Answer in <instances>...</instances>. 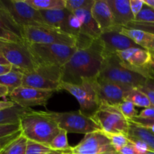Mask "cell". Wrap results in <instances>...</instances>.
<instances>
[{
    "mask_svg": "<svg viewBox=\"0 0 154 154\" xmlns=\"http://www.w3.org/2000/svg\"><path fill=\"white\" fill-rule=\"evenodd\" d=\"M102 42L99 38L89 46L78 48L62 67L61 81L72 84H81L84 80H94L99 76L105 59Z\"/></svg>",
    "mask_w": 154,
    "mask_h": 154,
    "instance_id": "cell-1",
    "label": "cell"
},
{
    "mask_svg": "<svg viewBox=\"0 0 154 154\" xmlns=\"http://www.w3.org/2000/svg\"><path fill=\"white\" fill-rule=\"evenodd\" d=\"M20 125L21 134L27 140L41 143L48 147L60 129L57 123L45 116L42 111L32 109L21 117Z\"/></svg>",
    "mask_w": 154,
    "mask_h": 154,
    "instance_id": "cell-2",
    "label": "cell"
},
{
    "mask_svg": "<svg viewBox=\"0 0 154 154\" xmlns=\"http://www.w3.org/2000/svg\"><path fill=\"white\" fill-rule=\"evenodd\" d=\"M98 78L132 88L144 86L148 79L144 75L124 67L116 54L105 56L102 70Z\"/></svg>",
    "mask_w": 154,
    "mask_h": 154,
    "instance_id": "cell-3",
    "label": "cell"
},
{
    "mask_svg": "<svg viewBox=\"0 0 154 154\" xmlns=\"http://www.w3.org/2000/svg\"><path fill=\"white\" fill-rule=\"evenodd\" d=\"M38 66L63 67L77 51V47L59 44H27Z\"/></svg>",
    "mask_w": 154,
    "mask_h": 154,
    "instance_id": "cell-4",
    "label": "cell"
},
{
    "mask_svg": "<svg viewBox=\"0 0 154 154\" xmlns=\"http://www.w3.org/2000/svg\"><path fill=\"white\" fill-rule=\"evenodd\" d=\"M47 117L52 119L60 129H63L67 133L86 134L100 131L99 126L95 123L92 117L83 114L81 111L69 112H55L50 111H42Z\"/></svg>",
    "mask_w": 154,
    "mask_h": 154,
    "instance_id": "cell-5",
    "label": "cell"
},
{
    "mask_svg": "<svg viewBox=\"0 0 154 154\" xmlns=\"http://www.w3.org/2000/svg\"><path fill=\"white\" fill-rule=\"evenodd\" d=\"M0 51L14 69L23 74L30 73L39 66L27 43L0 40Z\"/></svg>",
    "mask_w": 154,
    "mask_h": 154,
    "instance_id": "cell-6",
    "label": "cell"
},
{
    "mask_svg": "<svg viewBox=\"0 0 154 154\" xmlns=\"http://www.w3.org/2000/svg\"><path fill=\"white\" fill-rule=\"evenodd\" d=\"M92 119L105 134L128 135L129 121L123 115L117 105L101 102Z\"/></svg>",
    "mask_w": 154,
    "mask_h": 154,
    "instance_id": "cell-7",
    "label": "cell"
},
{
    "mask_svg": "<svg viewBox=\"0 0 154 154\" xmlns=\"http://www.w3.org/2000/svg\"><path fill=\"white\" fill-rule=\"evenodd\" d=\"M60 90H65L73 96L80 105L79 111L89 117H92L99 109L100 102L93 86V80H84L81 84L63 82Z\"/></svg>",
    "mask_w": 154,
    "mask_h": 154,
    "instance_id": "cell-8",
    "label": "cell"
},
{
    "mask_svg": "<svg viewBox=\"0 0 154 154\" xmlns=\"http://www.w3.org/2000/svg\"><path fill=\"white\" fill-rule=\"evenodd\" d=\"M62 68L39 66L30 73L23 74V87L51 91H60Z\"/></svg>",
    "mask_w": 154,
    "mask_h": 154,
    "instance_id": "cell-9",
    "label": "cell"
},
{
    "mask_svg": "<svg viewBox=\"0 0 154 154\" xmlns=\"http://www.w3.org/2000/svg\"><path fill=\"white\" fill-rule=\"evenodd\" d=\"M23 34L27 44H59L77 47L75 38L50 26H24Z\"/></svg>",
    "mask_w": 154,
    "mask_h": 154,
    "instance_id": "cell-10",
    "label": "cell"
},
{
    "mask_svg": "<svg viewBox=\"0 0 154 154\" xmlns=\"http://www.w3.org/2000/svg\"><path fill=\"white\" fill-rule=\"evenodd\" d=\"M14 20L24 26H49L45 23L39 11L26 2V0H2ZM51 27V26H50Z\"/></svg>",
    "mask_w": 154,
    "mask_h": 154,
    "instance_id": "cell-11",
    "label": "cell"
},
{
    "mask_svg": "<svg viewBox=\"0 0 154 154\" xmlns=\"http://www.w3.org/2000/svg\"><path fill=\"white\" fill-rule=\"evenodd\" d=\"M116 55L124 67L150 78V69L152 66L151 53L141 48H134L118 51Z\"/></svg>",
    "mask_w": 154,
    "mask_h": 154,
    "instance_id": "cell-12",
    "label": "cell"
},
{
    "mask_svg": "<svg viewBox=\"0 0 154 154\" xmlns=\"http://www.w3.org/2000/svg\"><path fill=\"white\" fill-rule=\"evenodd\" d=\"M116 151L111 141L102 131H96L84 135L77 145L71 147L66 154H105Z\"/></svg>",
    "mask_w": 154,
    "mask_h": 154,
    "instance_id": "cell-13",
    "label": "cell"
},
{
    "mask_svg": "<svg viewBox=\"0 0 154 154\" xmlns=\"http://www.w3.org/2000/svg\"><path fill=\"white\" fill-rule=\"evenodd\" d=\"M55 91L44 90L32 87H20L9 94L11 101L24 108L35 106H46Z\"/></svg>",
    "mask_w": 154,
    "mask_h": 154,
    "instance_id": "cell-14",
    "label": "cell"
},
{
    "mask_svg": "<svg viewBox=\"0 0 154 154\" xmlns=\"http://www.w3.org/2000/svg\"><path fill=\"white\" fill-rule=\"evenodd\" d=\"M93 86L100 103L105 102L111 105H118L121 103L132 89L99 78L93 80Z\"/></svg>",
    "mask_w": 154,
    "mask_h": 154,
    "instance_id": "cell-15",
    "label": "cell"
},
{
    "mask_svg": "<svg viewBox=\"0 0 154 154\" xmlns=\"http://www.w3.org/2000/svg\"><path fill=\"white\" fill-rule=\"evenodd\" d=\"M121 29L122 27L114 26L102 32L99 39L103 45L105 55L116 54L118 51L129 48H140L132 39L120 33Z\"/></svg>",
    "mask_w": 154,
    "mask_h": 154,
    "instance_id": "cell-16",
    "label": "cell"
},
{
    "mask_svg": "<svg viewBox=\"0 0 154 154\" xmlns=\"http://www.w3.org/2000/svg\"><path fill=\"white\" fill-rule=\"evenodd\" d=\"M0 40L26 43L23 27L14 20L2 0H0Z\"/></svg>",
    "mask_w": 154,
    "mask_h": 154,
    "instance_id": "cell-17",
    "label": "cell"
},
{
    "mask_svg": "<svg viewBox=\"0 0 154 154\" xmlns=\"http://www.w3.org/2000/svg\"><path fill=\"white\" fill-rule=\"evenodd\" d=\"M91 12L102 32L116 26L112 12L107 0H95Z\"/></svg>",
    "mask_w": 154,
    "mask_h": 154,
    "instance_id": "cell-18",
    "label": "cell"
},
{
    "mask_svg": "<svg viewBox=\"0 0 154 154\" xmlns=\"http://www.w3.org/2000/svg\"><path fill=\"white\" fill-rule=\"evenodd\" d=\"M93 5H90L85 8L79 9L73 14L80 20L81 23V34L86 37H88L89 38L95 40L100 37L102 31L92 15L91 8Z\"/></svg>",
    "mask_w": 154,
    "mask_h": 154,
    "instance_id": "cell-19",
    "label": "cell"
},
{
    "mask_svg": "<svg viewBox=\"0 0 154 154\" xmlns=\"http://www.w3.org/2000/svg\"><path fill=\"white\" fill-rule=\"evenodd\" d=\"M112 12L116 26L125 27L134 20L129 0H107Z\"/></svg>",
    "mask_w": 154,
    "mask_h": 154,
    "instance_id": "cell-20",
    "label": "cell"
},
{
    "mask_svg": "<svg viewBox=\"0 0 154 154\" xmlns=\"http://www.w3.org/2000/svg\"><path fill=\"white\" fill-rule=\"evenodd\" d=\"M45 23L49 26L58 29L63 32L69 33V17L71 12L65 9L39 11Z\"/></svg>",
    "mask_w": 154,
    "mask_h": 154,
    "instance_id": "cell-21",
    "label": "cell"
},
{
    "mask_svg": "<svg viewBox=\"0 0 154 154\" xmlns=\"http://www.w3.org/2000/svg\"><path fill=\"white\" fill-rule=\"evenodd\" d=\"M120 33L132 39L141 48L154 54V35L135 29L122 27Z\"/></svg>",
    "mask_w": 154,
    "mask_h": 154,
    "instance_id": "cell-22",
    "label": "cell"
},
{
    "mask_svg": "<svg viewBox=\"0 0 154 154\" xmlns=\"http://www.w3.org/2000/svg\"><path fill=\"white\" fill-rule=\"evenodd\" d=\"M131 141L141 140L147 144L150 151L154 152V134L141 126L129 121V129L127 135Z\"/></svg>",
    "mask_w": 154,
    "mask_h": 154,
    "instance_id": "cell-23",
    "label": "cell"
},
{
    "mask_svg": "<svg viewBox=\"0 0 154 154\" xmlns=\"http://www.w3.org/2000/svg\"><path fill=\"white\" fill-rule=\"evenodd\" d=\"M31 110V108H24L15 104L10 108L0 111V125L16 124L20 123V118Z\"/></svg>",
    "mask_w": 154,
    "mask_h": 154,
    "instance_id": "cell-24",
    "label": "cell"
},
{
    "mask_svg": "<svg viewBox=\"0 0 154 154\" xmlns=\"http://www.w3.org/2000/svg\"><path fill=\"white\" fill-rule=\"evenodd\" d=\"M23 73L12 67L11 71L5 75H0V84L7 87L9 94L23 86Z\"/></svg>",
    "mask_w": 154,
    "mask_h": 154,
    "instance_id": "cell-25",
    "label": "cell"
},
{
    "mask_svg": "<svg viewBox=\"0 0 154 154\" xmlns=\"http://www.w3.org/2000/svg\"><path fill=\"white\" fill-rule=\"evenodd\" d=\"M27 138L20 134L2 148L0 154H26Z\"/></svg>",
    "mask_w": 154,
    "mask_h": 154,
    "instance_id": "cell-26",
    "label": "cell"
},
{
    "mask_svg": "<svg viewBox=\"0 0 154 154\" xmlns=\"http://www.w3.org/2000/svg\"><path fill=\"white\" fill-rule=\"evenodd\" d=\"M38 11L58 10L66 8V0H26Z\"/></svg>",
    "mask_w": 154,
    "mask_h": 154,
    "instance_id": "cell-27",
    "label": "cell"
},
{
    "mask_svg": "<svg viewBox=\"0 0 154 154\" xmlns=\"http://www.w3.org/2000/svg\"><path fill=\"white\" fill-rule=\"evenodd\" d=\"M126 99L132 102L135 106L140 107V108H147L152 106L150 99L146 96L145 93L138 88H132L128 93Z\"/></svg>",
    "mask_w": 154,
    "mask_h": 154,
    "instance_id": "cell-28",
    "label": "cell"
},
{
    "mask_svg": "<svg viewBox=\"0 0 154 154\" xmlns=\"http://www.w3.org/2000/svg\"><path fill=\"white\" fill-rule=\"evenodd\" d=\"M67 134V132L65 130L60 129L58 134L54 137L51 144H49L50 148L52 150L66 153L71 148V146L69 145V141H68Z\"/></svg>",
    "mask_w": 154,
    "mask_h": 154,
    "instance_id": "cell-29",
    "label": "cell"
},
{
    "mask_svg": "<svg viewBox=\"0 0 154 154\" xmlns=\"http://www.w3.org/2000/svg\"><path fill=\"white\" fill-rule=\"evenodd\" d=\"M111 141V144L116 151L118 152L129 143L128 136L125 134H105Z\"/></svg>",
    "mask_w": 154,
    "mask_h": 154,
    "instance_id": "cell-30",
    "label": "cell"
},
{
    "mask_svg": "<svg viewBox=\"0 0 154 154\" xmlns=\"http://www.w3.org/2000/svg\"><path fill=\"white\" fill-rule=\"evenodd\" d=\"M118 108L123 115L128 120L134 118L138 115V111L135 109V106L132 102L125 99L120 104H119Z\"/></svg>",
    "mask_w": 154,
    "mask_h": 154,
    "instance_id": "cell-31",
    "label": "cell"
},
{
    "mask_svg": "<svg viewBox=\"0 0 154 154\" xmlns=\"http://www.w3.org/2000/svg\"><path fill=\"white\" fill-rule=\"evenodd\" d=\"M48 146L41 143L28 140L26 149V154H46L51 151Z\"/></svg>",
    "mask_w": 154,
    "mask_h": 154,
    "instance_id": "cell-32",
    "label": "cell"
},
{
    "mask_svg": "<svg viewBox=\"0 0 154 154\" xmlns=\"http://www.w3.org/2000/svg\"><path fill=\"white\" fill-rule=\"evenodd\" d=\"M20 132V123L0 125V141L10 138Z\"/></svg>",
    "mask_w": 154,
    "mask_h": 154,
    "instance_id": "cell-33",
    "label": "cell"
},
{
    "mask_svg": "<svg viewBox=\"0 0 154 154\" xmlns=\"http://www.w3.org/2000/svg\"><path fill=\"white\" fill-rule=\"evenodd\" d=\"M94 2L95 0H66V9L73 14L79 9L88 7Z\"/></svg>",
    "mask_w": 154,
    "mask_h": 154,
    "instance_id": "cell-34",
    "label": "cell"
},
{
    "mask_svg": "<svg viewBox=\"0 0 154 154\" xmlns=\"http://www.w3.org/2000/svg\"><path fill=\"white\" fill-rule=\"evenodd\" d=\"M134 21L141 23H154V9L144 5L141 11L135 17Z\"/></svg>",
    "mask_w": 154,
    "mask_h": 154,
    "instance_id": "cell-35",
    "label": "cell"
},
{
    "mask_svg": "<svg viewBox=\"0 0 154 154\" xmlns=\"http://www.w3.org/2000/svg\"><path fill=\"white\" fill-rule=\"evenodd\" d=\"M69 33L77 40L81 33V23L74 14L71 13L69 17Z\"/></svg>",
    "mask_w": 154,
    "mask_h": 154,
    "instance_id": "cell-36",
    "label": "cell"
},
{
    "mask_svg": "<svg viewBox=\"0 0 154 154\" xmlns=\"http://www.w3.org/2000/svg\"><path fill=\"white\" fill-rule=\"evenodd\" d=\"M125 27L129 29L142 30V31L154 35V23H141L133 20L128 23Z\"/></svg>",
    "mask_w": 154,
    "mask_h": 154,
    "instance_id": "cell-37",
    "label": "cell"
},
{
    "mask_svg": "<svg viewBox=\"0 0 154 154\" xmlns=\"http://www.w3.org/2000/svg\"><path fill=\"white\" fill-rule=\"evenodd\" d=\"M131 141L133 144L134 147H135L138 154H146L150 150L149 146L144 141H141V140H133V141Z\"/></svg>",
    "mask_w": 154,
    "mask_h": 154,
    "instance_id": "cell-38",
    "label": "cell"
},
{
    "mask_svg": "<svg viewBox=\"0 0 154 154\" xmlns=\"http://www.w3.org/2000/svg\"><path fill=\"white\" fill-rule=\"evenodd\" d=\"M129 2H130L131 11L134 17H135L144 7V0H129Z\"/></svg>",
    "mask_w": 154,
    "mask_h": 154,
    "instance_id": "cell-39",
    "label": "cell"
},
{
    "mask_svg": "<svg viewBox=\"0 0 154 154\" xmlns=\"http://www.w3.org/2000/svg\"><path fill=\"white\" fill-rule=\"evenodd\" d=\"M138 116L141 118L154 120V107L151 106L150 108H144Z\"/></svg>",
    "mask_w": 154,
    "mask_h": 154,
    "instance_id": "cell-40",
    "label": "cell"
},
{
    "mask_svg": "<svg viewBox=\"0 0 154 154\" xmlns=\"http://www.w3.org/2000/svg\"><path fill=\"white\" fill-rule=\"evenodd\" d=\"M138 89H139L141 91H142L143 93H145L146 96H147V97H148V99H150V103H151V105L153 107H154V91L153 90H150V88L146 87L145 85L138 87Z\"/></svg>",
    "mask_w": 154,
    "mask_h": 154,
    "instance_id": "cell-41",
    "label": "cell"
},
{
    "mask_svg": "<svg viewBox=\"0 0 154 154\" xmlns=\"http://www.w3.org/2000/svg\"><path fill=\"white\" fill-rule=\"evenodd\" d=\"M118 153L120 154H138L137 153L136 150H135V147H134L132 141L129 140V143L126 146L119 150Z\"/></svg>",
    "mask_w": 154,
    "mask_h": 154,
    "instance_id": "cell-42",
    "label": "cell"
},
{
    "mask_svg": "<svg viewBox=\"0 0 154 154\" xmlns=\"http://www.w3.org/2000/svg\"><path fill=\"white\" fill-rule=\"evenodd\" d=\"M20 134H21V131L20 132H18V133L15 134V135H13V136L10 137V138H6V139L3 140V141H0V152L2 151V148L5 147V146L6 145V144H8V143L10 142L11 141H12V140H13V139H14L15 138H17V137L18 135H20Z\"/></svg>",
    "mask_w": 154,
    "mask_h": 154,
    "instance_id": "cell-43",
    "label": "cell"
},
{
    "mask_svg": "<svg viewBox=\"0 0 154 154\" xmlns=\"http://www.w3.org/2000/svg\"><path fill=\"white\" fill-rule=\"evenodd\" d=\"M14 105L15 104L12 101H0V111L10 108Z\"/></svg>",
    "mask_w": 154,
    "mask_h": 154,
    "instance_id": "cell-44",
    "label": "cell"
},
{
    "mask_svg": "<svg viewBox=\"0 0 154 154\" xmlns=\"http://www.w3.org/2000/svg\"><path fill=\"white\" fill-rule=\"evenodd\" d=\"M12 66L11 65H0V75H5L11 71Z\"/></svg>",
    "mask_w": 154,
    "mask_h": 154,
    "instance_id": "cell-45",
    "label": "cell"
},
{
    "mask_svg": "<svg viewBox=\"0 0 154 154\" xmlns=\"http://www.w3.org/2000/svg\"><path fill=\"white\" fill-rule=\"evenodd\" d=\"M9 96V90L6 87L0 84V98Z\"/></svg>",
    "mask_w": 154,
    "mask_h": 154,
    "instance_id": "cell-46",
    "label": "cell"
},
{
    "mask_svg": "<svg viewBox=\"0 0 154 154\" xmlns=\"http://www.w3.org/2000/svg\"><path fill=\"white\" fill-rule=\"evenodd\" d=\"M145 86L154 91V78H148L147 80Z\"/></svg>",
    "mask_w": 154,
    "mask_h": 154,
    "instance_id": "cell-47",
    "label": "cell"
},
{
    "mask_svg": "<svg viewBox=\"0 0 154 154\" xmlns=\"http://www.w3.org/2000/svg\"><path fill=\"white\" fill-rule=\"evenodd\" d=\"M0 65H10L8 63V62L5 60V58L3 57L1 51H0Z\"/></svg>",
    "mask_w": 154,
    "mask_h": 154,
    "instance_id": "cell-48",
    "label": "cell"
},
{
    "mask_svg": "<svg viewBox=\"0 0 154 154\" xmlns=\"http://www.w3.org/2000/svg\"><path fill=\"white\" fill-rule=\"evenodd\" d=\"M144 3L146 5L154 9V0H144Z\"/></svg>",
    "mask_w": 154,
    "mask_h": 154,
    "instance_id": "cell-49",
    "label": "cell"
},
{
    "mask_svg": "<svg viewBox=\"0 0 154 154\" xmlns=\"http://www.w3.org/2000/svg\"><path fill=\"white\" fill-rule=\"evenodd\" d=\"M150 78H154V66H153L150 69Z\"/></svg>",
    "mask_w": 154,
    "mask_h": 154,
    "instance_id": "cell-50",
    "label": "cell"
},
{
    "mask_svg": "<svg viewBox=\"0 0 154 154\" xmlns=\"http://www.w3.org/2000/svg\"><path fill=\"white\" fill-rule=\"evenodd\" d=\"M46 154H66V153H65V152L56 151V150H51V151H50L49 153H48Z\"/></svg>",
    "mask_w": 154,
    "mask_h": 154,
    "instance_id": "cell-51",
    "label": "cell"
},
{
    "mask_svg": "<svg viewBox=\"0 0 154 154\" xmlns=\"http://www.w3.org/2000/svg\"><path fill=\"white\" fill-rule=\"evenodd\" d=\"M105 154H120L117 151H112V152H109V153H106Z\"/></svg>",
    "mask_w": 154,
    "mask_h": 154,
    "instance_id": "cell-52",
    "label": "cell"
},
{
    "mask_svg": "<svg viewBox=\"0 0 154 154\" xmlns=\"http://www.w3.org/2000/svg\"><path fill=\"white\" fill-rule=\"evenodd\" d=\"M152 54V58H153V61H152V66H154V54Z\"/></svg>",
    "mask_w": 154,
    "mask_h": 154,
    "instance_id": "cell-53",
    "label": "cell"
},
{
    "mask_svg": "<svg viewBox=\"0 0 154 154\" xmlns=\"http://www.w3.org/2000/svg\"><path fill=\"white\" fill-rule=\"evenodd\" d=\"M146 154H154V152H153V151H150H150L147 152V153H146Z\"/></svg>",
    "mask_w": 154,
    "mask_h": 154,
    "instance_id": "cell-54",
    "label": "cell"
}]
</instances>
